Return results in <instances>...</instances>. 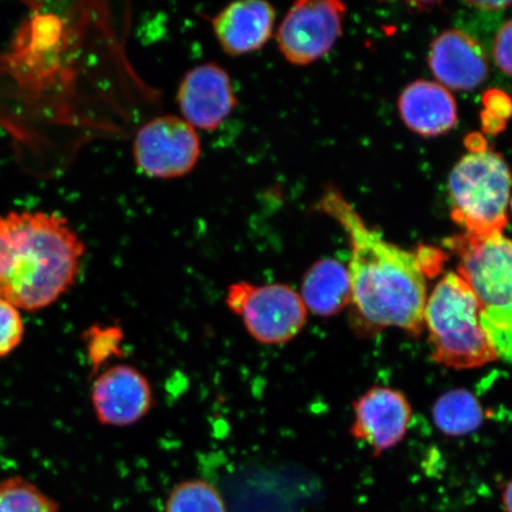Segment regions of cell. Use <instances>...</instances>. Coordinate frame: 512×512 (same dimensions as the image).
I'll return each mask as SVG.
<instances>
[{"mask_svg":"<svg viewBox=\"0 0 512 512\" xmlns=\"http://www.w3.org/2000/svg\"><path fill=\"white\" fill-rule=\"evenodd\" d=\"M300 296L313 315H338L352 303L348 268L335 259L318 260L305 273Z\"/></svg>","mask_w":512,"mask_h":512,"instance_id":"15","label":"cell"},{"mask_svg":"<svg viewBox=\"0 0 512 512\" xmlns=\"http://www.w3.org/2000/svg\"><path fill=\"white\" fill-rule=\"evenodd\" d=\"M176 99L182 118L208 132L217 130L239 104L227 70L214 62L190 69Z\"/></svg>","mask_w":512,"mask_h":512,"instance_id":"9","label":"cell"},{"mask_svg":"<svg viewBox=\"0 0 512 512\" xmlns=\"http://www.w3.org/2000/svg\"><path fill=\"white\" fill-rule=\"evenodd\" d=\"M86 246L67 219L46 211L0 216V298L38 311L75 285Z\"/></svg>","mask_w":512,"mask_h":512,"instance_id":"2","label":"cell"},{"mask_svg":"<svg viewBox=\"0 0 512 512\" xmlns=\"http://www.w3.org/2000/svg\"><path fill=\"white\" fill-rule=\"evenodd\" d=\"M201 139L182 117L162 115L139 128L133 142L137 168L147 177L175 179L187 176L201 158Z\"/></svg>","mask_w":512,"mask_h":512,"instance_id":"7","label":"cell"},{"mask_svg":"<svg viewBox=\"0 0 512 512\" xmlns=\"http://www.w3.org/2000/svg\"><path fill=\"white\" fill-rule=\"evenodd\" d=\"M91 342H89V355L95 368L104 363L107 358L119 354V345L123 341V331L117 326L99 329L93 328Z\"/></svg>","mask_w":512,"mask_h":512,"instance_id":"20","label":"cell"},{"mask_svg":"<svg viewBox=\"0 0 512 512\" xmlns=\"http://www.w3.org/2000/svg\"><path fill=\"white\" fill-rule=\"evenodd\" d=\"M400 117L419 136H443L458 123L457 102L440 83L419 80L411 83L400 95Z\"/></svg>","mask_w":512,"mask_h":512,"instance_id":"14","label":"cell"},{"mask_svg":"<svg viewBox=\"0 0 512 512\" xmlns=\"http://www.w3.org/2000/svg\"><path fill=\"white\" fill-rule=\"evenodd\" d=\"M484 105L488 111L483 115V124L486 131H491L492 123H499L503 127L505 120L511 117L512 101L507 94L490 91L485 95Z\"/></svg>","mask_w":512,"mask_h":512,"instance_id":"21","label":"cell"},{"mask_svg":"<svg viewBox=\"0 0 512 512\" xmlns=\"http://www.w3.org/2000/svg\"><path fill=\"white\" fill-rule=\"evenodd\" d=\"M494 57L498 68L512 78V18L497 32Z\"/></svg>","mask_w":512,"mask_h":512,"instance_id":"22","label":"cell"},{"mask_svg":"<svg viewBox=\"0 0 512 512\" xmlns=\"http://www.w3.org/2000/svg\"><path fill=\"white\" fill-rule=\"evenodd\" d=\"M166 512H228L226 502L213 484L191 479L178 484L166 503Z\"/></svg>","mask_w":512,"mask_h":512,"instance_id":"17","label":"cell"},{"mask_svg":"<svg viewBox=\"0 0 512 512\" xmlns=\"http://www.w3.org/2000/svg\"><path fill=\"white\" fill-rule=\"evenodd\" d=\"M0 512H57V505L28 480L14 477L0 483Z\"/></svg>","mask_w":512,"mask_h":512,"instance_id":"18","label":"cell"},{"mask_svg":"<svg viewBox=\"0 0 512 512\" xmlns=\"http://www.w3.org/2000/svg\"><path fill=\"white\" fill-rule=\"evenodd\" d=\"M277 12L264 0L229 4L210 18L211 28L224 53L243 56L255 53L271 40Z\"/></svg>","mask_w":512,"mask_h":512,"instance_id":"13","label":"cell"},{"mask_svg":"<svg viewBox=\"0 0 512 512\" xmlns=\"http://www.w3.org/2000/svg\"><path fill=\"white\" fill-rule=\"evenodd\" d=\"M347 233L352 303L362 322L373 328H398L418 336L424 331L426 274L418 254L408 252L370 228L334 187L316 204Z\"/></svg>","mask_w":512,"mask_h":512,"instance_id":"1","label":"cell"},{"mask_svg":"<svg viewBox=\"0 0 512 512\" xmlns=\"http://www.w3.org/2000/svg\"><path fill=\"white\" fill-rule=\"evenodd\" d=\"M351 435L381 454L401 443L412 419V406L400 390L374 387L354 402Z\"/></svg>","mask_w":512,"mask_h":512,"instance_id":"11","label":"cell"},{"mask_svg":"<svg viewBox=\"0 0 512 512\" xmlns=\"http://www.w3.org/2000/svg\"><path fill=\"white\" fill-rule=\"evenodd\" d=\"M503 508L505 512H512V479L505 485L503 496Z\"/></svg>","mask_w":512,"mask_h":512,"instance_id":"24","label":"cell"},{"mask_svg":"<svg viewBox=\"0 0 512 512\" xmlns=\"http://www.w3.org/2000/svg\"><path fill=\"white\" fill-rule=\"evenodd\" d=\"M428 64L445 88L472 91L488 79L489 60L482 44L457 29L446 30L432 43Z\"/></svg>","mask_w":512,"mask_h":512,"instance_id":"12","label":"cell"},{"mask_svg":"<svg viewBox=\"0 0 512 512\" xmlns=\"http://www.w3.org/2000/svg\"><path fill=\"white\" fill-rule=\"evenodd\" d=\"M466 4L477 10L491 12L502 11L512 6V2H507V0H503V2H466Z\"/></svg>","mask_w":512,"mask_h":512,"instance_id":"23","label":"cell"},{"mask_svg":"<svg viewBox=\"0 0 512 512\" xmlns=\"http://www.w3.org/2000/svg\"><path fill=\"white\" fill-rule=\"evenodd\" d=\"M432 416L435 426L447 437H465L476 432L485 418L482 403L465 388L451 389L439 396Z\"/></svg>","mask_w":512,"mask_h":512,"instance_id":"16","label":"cell"},{"mask_svg":"<svg viewBox=\"0 0 512 512\" xmlns=\"http://www.w3.org/2000/svg\"><path fill=\"white\" fill-rule=\"evenodd\" d=\"M511 174L504 158L483 149L470 152L448 178L451 217L476 239L503 235L508 226Z\"/></svg>","mask_w":512,"mask_h":512,"instance_id":"5","label":"cell"},{"mask_svg":"<svg viewBox=\"0 0 512 512\" xmlns=\"http://www.w3.org/2000/svg\"><path fill=\"white\" fill-rule=\"evenodd\" d=\"M347 8L337 0H300L287 11L277 31L281 55L293 66H309L335 47Z\"/></svg>","mask_w":512,"mask_h":512,"instance_id":"8","label":"cell"},{"mask_svg":"<svg viewBox=\"0 0 512 512\" xmlns=\"http://www.w3.org/2000/svg\"><path fill=\"white\" fill-rule=\"evenodd\" d=\"M424 324L432 358L441 366L467 370L499 360L480 322L475 293L458 273L444 275L427 298Z\"/></svg>","mask_w":512,"mask_h":512,"instance_id":"3","label":"cell"},{"mask_svg":"<svg viewBox=\"0 0 512 512\" xmlns=\"http://www.w3.org/2000/svg\"><path fill=\"white\" fill-rule=\"evenodd\" d=\"M92 405L101 425L132 426L151 411V383L136 367L117 364L96 377L92 387Z\"/></svg>","mask_w":512,"mask_h":512,"instance_id":"10","label":"cell"},{"mask_svg":"<svg viewBox=\"0 0 512 512\" xmlns=\"http://www.w3.org/2000/svg\"><path fill=\"white\" fill-rule=\"evenodd\" d=\"M447 245L458 255L457 273L475 293L480 322L498 357L512 362V240L463 233L448 239Z\"/></svg>","mask_w":512,"mask_h":512,"instance_id":"4","label":"cell"},{"mask_svg":"<svg viewBox=\"0 0 512 512\" xmlns=\"http://www.w3.org/2000/svg\"><path fill=\"white\" fill-rule=\"evenodd\" d=\"M511 208H512V200H511Z\"/></svg>","mask_w":512,"mask_h":512,"instance_id":"25","label":"cell"},{"mask_svg":"<svg viewBox=\"0 0 512 512\" xmlns=\"http://www.w3.org/2000/svg\"><path fill=\"white\" fill-rule=\"evenodd\" d=\"M226 304L239 316L249 336L265 345L291 342L305 328L306 306L290 285L238 281L228 287Z\"/></svg>","mask_w":512,"mask_h":512,"instance_id":"6","label":"cell"},{"mask_svg":"<svg viewBox=\"0 0 512 512\" xmlns=\"http://www.w3.org/2000/svg\"><path fill=\"white\" fill-rule=\"evenodd\" d=\"M24 324L16 306L0 298V357L8 356L21 344Z\"/></svg>","mask_w":512,"mask_h":512,"instance_id":"19","label":"cell"}]
</instances>
